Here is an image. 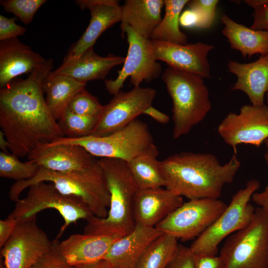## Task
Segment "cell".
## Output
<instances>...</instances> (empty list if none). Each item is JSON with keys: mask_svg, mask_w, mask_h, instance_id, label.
<instances>
[{"mask_svg": "<svg viewBox=\"0 0 268 268\" xmlns=\"http://www.w3.org/2000/svg\"><path fill=\"white\" fill-rule=\"evenodd\" d=\"M53 66V60L46 59L25 79L15 78L0 88V127L8 150L18 157L64 137L44 96L42 82Z\"/></svg>", "mask_w": 268, "mask_h": 268, "instance_id": "6da1fadb", "label": "cell"}, {"mask_svg": "<svg viewBox=\"0 0 268 268\" xmlns=\"http://www.w3.org/2000/svg\"><path fill=\"white\" fill-rule=\"evenodd\" d=\"M236 155L224 164L210 153L184 151L170 155L160 161L165 188L189 200L219 199L240 167Z\"/></svg>", "mask_w": 268, "mask_h": 268, "instance_id": "7a4b0ae2", "label": "cell"}, {"mask_svg": "<svg viewBox=\"0 0 268 268\" xmlns=\"http://www.w3.org/2000/svg\"><path fill=\"white\" fill-rule=\"evenodd\" d=\"M97 161L103 170L110 194V205L105 218L92 215L87 218L84 233L124 236L135 226L133 201L138 188L127 162L110 158H102Z\"/></svg>", "mask_w": 268, "mask_h": 268, "instance_id": "3957f363", "label": "cell"}, {"mask_svg": "<svg viewBox=\"0 0 268 268\" xmlns=\"http://www.w3.org/2000/svg\"><path fill=\"white\" fill-rule=\"evenodd\" d=\"M42 182L52 183L62 194L81 199L95 216L105 218L107 216L110 196L103 170L98 161L86 170L72 172H59L39 168L31 179L12 184L8 193L9 199L17 201L25 189Z\"/></svg>", "mask_w": 268, "mask_h": 268, "instance_id": "277c9868", "label": "cell"}, {"mask_svg": "<svg viewBox=\"0 0 268 268\" xmlns=\"http://www.w3.org/2000/svg\"><path fill=\"white\" fill-rule=\"evenodd\" d=\"M162 79L172 99L173 137L178 139L202 122L211 110L208 90L201 76L171 67Z\"/></svg>", "mask_w": 268, "mask_h": 268, "instance_id": "5b68a950", "label": "cell"}, {"mask_svg": "<svg viewBox=\"0 0 268 268\" xmlns=\"http://www.w3.org/2000/svg\"><path fill=\"white\" fill-rule=\"evenodd\" d=\"M50 143L79 145L95 157L116 158L127 162L154 144L147 125L138 119L106 136L63 137Z\"/></svg>", "mask_w": 268, "mask_h": 268, "instance_id": "8992f818", "label": "cell"}, {"mask_svg": "<svg viewBox=\"0 0 268 268\" xmlns=\"http://www.w3.org/2000/svg\"><path fill=\"white\" fill-rule=\"evenodd\" d=\"M260 187L258 180L251 179L233 195L222 213L191 245L190 248L194 255H216L222 240L250 223L256 208L250 201Z\"/></svg>", "mask_w": 268, "mask_h": 268, "instance_id": "52a82bcc", "label": "cell"}, {"mask_svg": "<svg viewBox=\"0 0 268 268\" xmlns=\"http://www.w3.org/2000/svg\"><path fill=\"white\" fill-rule=\"evenodd\" d=\"M225 268H268V216L260 207L244 228L227 237L219 255Z\"/></svg>", "mask_w": 268, "mask_h": 268, "instance_id": "ba28073f", "label": "cell"}, {"mask_svg": "<svg viewBox=\"0 0 268 268\" xmlns=\"http://www.w3.org/2000/svg\"><path fill=\"white\" fill-rule=\"evenodd\" d=\"M28 188L26 196L16 202L15 207L8 215L17 222L36 216L46 209H54L64 221L56 237L59 239L71 224L79 219L87 220L93 215L81 199L62 194L52 183L39 182Z\"/></svg>", "mask_w": 268, "mask_h": 268, "instance_id": "9c48e42d", "label": "cell"}, {"mask_svg": "<svg viewBox=\"0 0 268 268\" xmlns=\"http://www.w3.org/2000/svg\"><path fill=\"white\" fill-rule=\"evenodd\" d=\"M227 205L219 199L190 200L155 227L183 241L196 239L219 217Z\"/></svg>", "mask_w": 268, "mask_h": 268, "instance_id": "30bf717a", "label": "cell"}, {"mask_svg": "<svg viewBox=\"0 0 268 268\" xmlns=\"http://www.w3.org/2000/svg\"><path fill=\"white\" fill-rule=\"evenodd\" d=\"M121 30L127 38V55L116 78L104 81L107 91L113 95L121 90L128 77L134 87H138L143 81L158 78L162 72V67L153 54L150 39L139 35L129 26Z\"/></svg>", "mask_w": 268, "mask_h": 268, "instance_id": "8fae6325", "label": "cell"}, {"mask_svg": "<svg viewBox=\"0 0 268 268\" xmlns=\"http://www.w3.org/2000/svg\"><path fill=\"white\" fill-rule=\"evenodd\" d=\"M156 95V90L150 87L138 86L127 92L120 90L103 105L91 135L104 136L125 127L152 105Z\"/></svg>", "mask_w": 268, "mask_h": 268, "instance_id": "7c38bea8", "label": "cell"}, {"mask_svg": "<svg viewBox=\"0 0 268 268\" xmlns=\"http://www.w3.org/2000/svg\"><path fill=\"white\" fill-rule=\"evenodd\" d=\"M217 130L223 141L232 147L234 154L241 144L259 147L268 138V106L244 105L238 114L229 113Z\"/></svg>", "mask_w": 268, "mask_h": 268, "instance_id": "4fadbf2b", "label": "cell"}, {"mask_svg": "<svg viewBox=\"0 0 268 268\" xmlns=\"http://www.w3.org/2000/svg\"><path fill=\"white\" fill-rule=\"evenodd\" d=\"M36 219V215L17 222L0 249L6 268H30L49 250L51 241L38 226Z\"/></svg>", "mask_w": 268, "mask_h": 268, "instance_id": "5bb4252c", "label": "cell"}, {"mask_svg": "<svg viewBox=\"0 0 268 268\" xmlns=\"http://www.w3.org/2000/svg\"><path fill=\"white\" fill-rule=\"evenodd\" d=\"M27 157L39 168L65 173L84 170L97 162L83 147L70 143H42Z\"/></svg>", "mask_w": 268, "mask_h": 268, "instance_id": "9a60e30c", "label": "cell"}, {"mask_svg": "<svg viewBox=\"0 0 268 268\" xmlns=\"http://www.w3.org/2000/svg\"><path fill=\"white\" fill-rule=\"evenodd\" d=\"M151 40L153 54L157 61L183 71L203 78H209V52L214 46L202 42L180 45L163 41Z\"/></svg>", "mask_w": 268, "mask_h": 268, "instance_id": "2e32d148", "label": "cell"}, {"mask_svg": "<svg viewBox=\"0 0 268 268\" xmlns=\"http://www.w3.org/2000/svg\"><path fill=\"white\" fill-rule=\"evenodd\" d=\"M82 10L88 9L91 18L86 29L70 48L65 58L80 56L93 46L99 36L108 28L121 22L122 6L116 0H76Z\"/></svg>", "mask_w": 268, "mask_h": 268, "instance_id": "e0dca14e", "label": "cell"}, {"mask_svg": "<svg viewBox=\"0 0 268 268\" xmlns=\"http://www.w3.org/2000/svg\"><path fill=\"white\" fill-rule=\"evenodd\" d=\"M183 203L182 197L166 188L138 189L133 201L135 224L155 227Z\"/></svg>", "mask_w": 268, "mask_h": 268, "instance_id": "ac0fdd59", "label": "cell"}, {"mask_svg": "<svg viewBox=\"0 0 268 268\" xmlns=\"http://www.w3.org/2000/svg\"><path fill=\"white\" fill-rule=\"evenodd\" d=\"M123 236L117 234H74L60 242V248L72 266L104 260L112 244Z\"/></svg>", "mask_w": 268, "mask_h": 268, "instance_id": "d6986e66", "label": "cell"}, {"mask_svg": "<svg viewBox=\"0 0 268 268\" xmlns=\"http://www.w3.org/2000/svg\"><path fill=\"white\" fill-rule=\"evenodd\" d=\"M46 60L18 38L0 41V88L5 87L19 75L31 73Z\"/></svg>", "mask_w": 268, "mask_h": 268, "instance_id": "ffe728a7", "label": "cell"}, {"mask_svg": "<svg viewBox=\"0 0 268 268\" xmlns=\"http://www.w3.org/2000/svg\"><path fill=\"white\" fill-rule=\"evenodd\" d=\"M162 233L155 227L135 224L131 232L112 244L104 260L111 268H134L148 246Z\"/></svg>", "mask_w": 268, "mask_h": 268, "instance_id": "44dd1931", "label": "cell"}, {"mask_svg": "<svg viewBox=\"0 0 268 268\" xmlns=\"http://www.w3.org/2000/svg\"><path fill=\"white\" fill-rule=\"evenodd\" d=\"M227 66L229 71L237 78L231 89L245 93L252 105H265V96L268 93V54L261 55L250 63L230 60Z\"/></svg>", "mask_w": 268, "mask_h": 268, "instance_id": "7402d4cb", "label": "cell"}, {"mask_svg": "<svg viewBox=\"0 0 268 268\" xmlns=\"http://www.w3.org/2000/svg\"><path fill=\"white\" fill-rule=\"evenodd\" d=\"M125 60L124 57L111 54L100 56L92 48L77 58H64L62 64L52 73L86 83L92 80L104 79L113 67L124 64Z\"/></svg>", "mask_w": 268, "mask_h": 268, "instance_id": "603a6c76", "label": "cell"}, {"mask_svg": "<svg viewBox=\"0 0 268 268\" xmlns=\"http://www.w3.org/2000/svg\"><path fill=\"white\" fill-rule=\"evenodd\" d=\"M163 0H126L122 6L121 28L129 26L142 37L150 39L161 20Z\"/></svg>", "mask_w": 268, "mask_h": 268, "instance_id": "cb8c5ba5", "label": "cell"}, {"mask_svg": "<svg viewBox=\"0 0 268 268\" xmlns=\"http://www.w3.org/2000/svg\"><path fill=\"white\" fill-rule=\"evenodd\" d=\"M221 20L224 25L223 35L231 49L239 51L244 57L260 54H268V31L256 30L239 24L226 14Z\"/></svg>", "mask_w": 268, "mask_h": 268, "instance_id": "d4e9b609", "label": "cell"}, {"mask_svg": "<svg viewBox=\"0 0 268 268\" xmlns=\"http://www.w3.org/2000/svg\"><path fill=\"white\" fill-rule=\"evenodd\" d=\"M86 83L70 77L50 72L44 79L42 87L45 100L54 118L59 121L64 115L72 99L85 89Z\"/></svg>", "mask_w": 268, "mask_h": 268, "instance_id": "484cf974", "label": "cell"}, {"mask_svg": "<svg viewBox=\"0 0 268 268\" xmlns=\"http://www.w3.org/2000/svg\"><path fill=\"white\" fill-rule=\"evenodd\" d=\"M158 154V149L154 144L144 153L127 162L138 189L165 187L160 161L157 159Z\"/></svg>", "mask_w": 268, "mask_h": 268, "instance_id": "4316f807", "label": "cell"}, {"mask_svg": "<svg viewBox=\"0 0 268 268\" xmlns=\"http://www.w3.org/2000/svg\"><path fill=\"white\" fill-rule=\"evenodd\" d=\"M188 0H164L165 13L150 37L153 41L187 44L188 37L179 28V17Z\"/></svg>", "mask_w": 268, "mask_h": 268, "instance_id": "83f0119b", "label": "cell"}, {"mask_svg": "<svg viewBox=\"0 0 268 268\" xmlns=\"http://www.w3.org/2000/svg\"><path fill=\"white\" fill-rule=\"evenodd\" d=\"M177 240L162 233L148 246L134 268H166L178 250Z\"/></svg>", "mask_w": 268, "mask_h": 268, "instance_id": "f1b7e54d", "label": "cell"}, {"mask_svg": "<svg viewBox=\"0 0 268 268\" xmlns=\"http://www.w3.org/2000/svg\"><path fill=\"white\" fill-rule=\"evenodd\" d=\"M17 156L9 152H0V176L17 181L28 180L38 172L39 167L33 162L21 161Z\"/></svg>", "mask_w": 268, "mask_h": 268, "instance_id": "f546056e", "label": "cell"}, {"mask_svg": "<svg viewBox=\"0 0 268 268\" xmlns=\"http://www.w3.org/2000/svg\"><path fill=\"white\" fill-rule=\"evenodd\" d=\"M98 117L79 115L67 109L58 123L64 137L79 138L91 134Z\"/></svg>", "mask_w": 268, "mask_h": 268, "instance_id": "4dcf8cb0", "label": "cell"}, {"mask_svg": "<svg viewBox=\"0 0 268 268\" xmlns=\"http://www.w3.org/2000/svg\"><path fill=\"white\" fill-rule=\"evenodd\" d=\"M46 0H1L0 3L7 12L13 14L26 25L30 24Z\"/></svg>", "mask_w": 268, "mask_h": 268, "instance_id": "1f68e13d", "label": "cell"}, {"mask_svg": "<svg viewBox=\"0 0 268 268\" xmlns=\"http://www.w3.org/2000/svg\"><path fill=\"white\" fill-rule=\"evenodd\" d=\"M103 107L97 97L85 89L78 93L70 102L67 109L82 116L99 117Z\"/></svg>", "mask_w": 268, "mask_h": 268, "instance_id": "d6a6232c", "label": "cell"}, {"mask_svg": "<svg viewBox=\"0 0 268 268\" xmlns=\"http://www.w3.org/2000/svg\"><path fill=\"white\" fill-rule=\"evenodd\" d=\"M60 243L57 238L51 241L49 250L30 268H72L62 254Z\"/></svg>", "mask_w": 268, "mask_h": 268, "instance_id": "836d02e7", "label": "cell"}, {"mask_svg": "<svg viewBox=\"0 0 268 268\" xmlns=\"http://www.w3.org/2000/svg\"><path fill=\"white\" fill-rule=\"evenodd\" d=\"M219 2L217 0H189L187 4L190 9L195 11L197 16L196 27L207 28L214 19L215 9Z\"/></svg>", "mask_w": 268, "mask_h": 268, "instance_id": "e575fe53", "label": "cell"}, {"mask_svg": "<svg viewBox=\"0 0 268 268\" xmlns=\"http://www.w3.org/2000/svg\"><path fill=\"white\" fill-rule=\"evenodd\" d=\"M244 1L254 8V20L250 28L268 31V0H246Z\"/></svg>", "mask_w": 268, "mask_h": 268, "instance_id": "d590c367", "label": "cell"}, {"mask_svg": "<svg viewBox=\"0 0 268 268\" xmlns=\"http://www.w3.org/2000/svg\"><path fill=\"white\" fill-rule=\"evenodd\" d=\"M16 19L0 15V41H3L24 34L27 29L15 23Z\"/></svg>", "mask_w": 268, "mask_h": 268, "instance_id": "8d00e7d4", "label": "cell"}, {"mask_svg": "<svg viewBox=\"0 0 268 268\" xmlns=\"http://www.w3.org/2000/svg\"><path fill=\"white\" fill-rule=\"evenodd\" d=\"M166 268H195V256L190 247L179 244L176 253Z\"/></svg>", "mask_w": 268, "mask_h": 268, "instance_id": "74e56055", "label": "cell"}, {"mask_svg": "<svg viewBox=\"0 0 268 268\" xmlns=\"http://www.w3.org/2000/svg\"><path fill=\"white\" fill-rule=\"evenodd\" d=\"M195 268H225L220 255H195Z\"/></svg>", "mask_w": 268, "mask_h": 268, "instance_id": "f35d334b", "label": "cell"}, {"mask_svg": "<svg viewBox=\"0 0 268 268\" xmlns=\"http://www.w3.org/2000/svg\"><path fill=\"white\" fill-rule=\"evenodd\" d=\"M17 224V220L8 217L0 220V248L3 247L13 233Z\"/></svg>", "mask_w": 268, "mask_h": 268, "instance_id": "ab89813d", "label": "cell"}, {"mask_svg": "<svg viewBox=\"0 0 268 268\" xmlns=\"http://www.w3.org/2000/svg\"><path fill=\"white\" fill-rule=\"evenodd\" d=\"M197 16L193 10L189 9L184 10L179 17V24L183 27L191 28L196 26Z\"/></svg>", "mask_w": 268, "mask_h": 268, "instance_id": "60d3db41", "label": "cell"}, {"mask_svg": "<svg viewBox=\"0 0 268 268\" xmlns=\"http://www.w3.org/2000/svg\"><path fill=\"white\" fill-rule=\"evenodd\" d=\"M252 200L268 216V185L265 187L263 191L255 192L252 197Z\"/></svg>", "mask_w": 268, "mask_h": 268, "instance_id": "b9f144b4", "label": "cell"}, {"mask_svg": "<svg viewBox=\"0 0 268 268\" xmlns=\"http://www.w3.org/2000/svg\"><path fill=\"white\" fill-rule=\"evenodd\" d=\"M142 114L148 115L156 122L162 124H167L170 121V118L167 115L159 111L152 105L147 107L143 112Z\"/></svg>", "mask_w": 268, "mask_h": 268, "instance_id": "7bdbcfd3", "label": "cell"}, {"mask_svg": "<svg viewBox=\"0 0 268 268\" xmlns=\"http://www.w3.org/2000/svg\"><path fill=\"white\" fill-rule=\"evenodd\" d=\"M72 268H111L109 264L103 260L96 262L72 266Z\"/></svg>", "mask_w": 268, "mask_h": 268, "instance_id": "ee69618b", "label": "cell"}, {"mask_svg": "<svg viewBox=\"0 0 268 268\" xmlns=\"http://www.w3.org/2000/svg\"><path fill=\"white\" fill-rule=\"evenodd\" d=\"M0 148L1 151L8 152V143L3 133L1 130L0 131Z\"/></svg>", "mask_w": 268, "mask_h": 268, "instance_id": "f6af8a7d", "label": "cell"}, {"mask_svg": "<svg viewBox=\"0 0 268 268\" xmlns=\"http://www.w3.org/2000/svg\"><path fill=\"white\" fill-rule=\"evenodd\" d=\"M266 146V147L268 149V138L265 140V141L264 142ZM264 158L265 159V160L268 165V153L266 152L265 154Z\"/></svg>", "mask_w": 268, "mask_h": 268, "instance_id": "bcb514c9", "label": "cell"}, {"mask_svg": "<svg viewBox=\"0 0 268 268\" xmlns=\"http://www.w3.org/2000/svg\"><path fill=\"white\" fill-rule=\"evenodd\" d=\"M0 268H6L3 259L0 257Z\"/></svg>", "mask_w": 268, "mask_h": 268, "instance_id": "7dc6e473", "label": "cell"}, {"mask_svg": "<svg viewBox=\"0 0 268 268\" xmlns=\"http://www.w3.org/2000/svg\"><path fill=\"white\" fill-rule=\"evenodd\" d=\"M267 102L268 103V93L266 94Z\"/></svg>", "mask_w": 268, "mask_h": 268, "instance_id": "c3c4849f", "label": "cell"}]
</instances>
